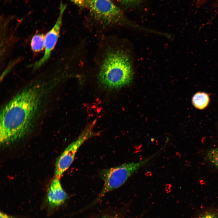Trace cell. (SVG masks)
<instances>
[{
    "mask_svg": "<svg viewBox=\"0 0 218 218\" xmlns=\"http://www.w3.org/2000/svg\"><path fill=\"white\" fill-rule=\"evenodd\" d=\"M210 101L209 95L205 92H198L193 97L192 103L195 107L199 109L205 108Z\"/></svg>",
    "mask_w": 218,
    "mask_h": 218,
    "instance_id": "8",
    "label": "cell"
},
{
    "mask_svg": "<svg viewBox=\"0 0 218 218\" xmlns=\"http://www.w3.org/2000/svg\"><path fill=\"white\" fill-rule=\"evenodd\" d=\"M217 218H218V217H217Z\"/></svg>",
    "mask_w": 218,
    "mask_h": 218,
    "instance_id": "17",
    "label": "cell"
},
{
    "mask_svg": "<svg viewBox=\"0 0 218 218\" xmlns=\"http://www.w3.org/2000/svg\"><path fill=\"white\" fill-rule=\"evenodd\" d=\"M145 0H119L121 5L125 8H134L142 4Z\"/></svg>",
    "mask_w": 218,
    "mask_h": 218,
    "instance_id": "11",
    "label": "cell"
},
{
    "mask_svg": "<svg viewBox=\"0 0 218 218\" xmlns=\"http://www.w3.org/2000/svg\"><path fill=\"white\" fill-rule=\"evenodd\" d=\"M207 157L209 160L218 168V147L209 150L207 153Z\"/></svg>",
    "mask_w": 218,
    "mask_h": 218,
    "instance_id": "10",
    "label": "cell"
},
{
    "mask_svg": "<svg viewBox=\"0 0 218 218\" xmlns=\"http://www.w3.org/2000/svg\"><path fill=\"white\" fill-rule=\"evenodd\" d=\"M45 35L43 34H37L32 37L31 46L33 51L38 52L42 51L45 48Z\"/></svg>",
    "mask_w": 218,
    "mask_h": 218,
    "instance_id": "9",
    "label": "cell"
},
{
    "mask_svg": "<svg viewBox=\"0 0 218 218\" xmlns=\"http://www.w3.org/2000/svg\"><path fill=\"white\" fill-rule=\"evenodd\" d=\"M99 48L95 63L97 81L107 89L126 86L132 82L133 68L130 56L114 38H105Z\"/></svg>",
    "mask_w": 218,
    "mask_h": 218,
    "instance_id": "2",
    "label": "cell"
},
{
    "mask_svg": "<svg viewBox=\"0 0 218 218\" xmlns=\"http://www.w3.org/2000/svg\"><path fill=\"white\" fill-rule=\"evenodd\" d=\"M88 8L94 21L102 28L122 26L149 31V29L140 26L129 19L111 0H89Z\"/></svg>",
    "mask_w": 218,
    "mask_h": 218,
    "instance_id": "3",
    "label": "cell"
},
{
    "mask_svg": "<svg viewBox=\"0 0 218 218\" xmlns=\"http://www.w3.org/2000/svg\"><path fill=\"white\" fill-rule=\"evenodd\" d=\"M66 8V5L60 3L59 15L55 25L46 34L45 39V52L43 57L32 64L34 70L39 68L49 58L54 48L59 37L63 14Z\"/></svg>",
    "mask_w": 218,
    "mask_h": 218,
    "instance_id": "6",
    "label": "cell"
},
{
    "mask_svg": "<svg viewBox=\"0 0 218 218\" xmlns=\"http://www.w3.org/2000/svg\"><path fill=\"white\" fill-rule=\"evenodd\" d=\"M98 218H117L116 217L114 216H104L102 217H99Z\"/></svg>",
    "mask_w": 218,
    "mask_h": 218,
    "instance_id": "16",
    "label": "cell"
},
{
    "mask_svg": "<svg viewBox=\"0 0 218 218\" xmlns=\"http://www.w3.org/2000/svg\"><path fill=\"white\" fill-rule=\"evenodd\" d=\"M54 88L44 84L27 86L5 105L0 113L1 144L17 142L32 131Z\"/></svg>",
    "mask_w": 218,
    "mask_h": 218,
    "instance_id": "1",
    "label": "cell"
},
{
    "mask_svg": "<svg viewBox=\"0 0 218 218\" xmlns=\"http://www.w3.org/2000/svg\"><path fill=\"white\" fill-rule=\"evenodd\" d=\"M67 198L66 193L62 187L60 179L54 178L48 192L46 202L48 207L51 209L57 208L65 202Z\"/></svg>",
    "mask_w": 218,
    "mask_h": 218,
    "instance_id": "7",
    "label": "cell"
},
{
    "mask_svg": "<svg viewBox=\"0 0 218 218\" xmlns=\"http://www.w3.org/2000/svg\"><path fill=\"white\" fill-rule=\"evenodd\" d=\"M218 215L213 212H208L202 214L198 218H217Z\"/></svg>",
    "mask_w": 218,
    "mask_h": 218,
    "instance_id": "13",
    "label": "cell"
},
{
    "mask_svg": "<svg viewBox=\"0 0 218 218\" xmlns=\"http://www.w3.org/2000/svg\"><path fill=\"white\" fill-rule=\"evenodd\" d=\"M94 135L90 128H87L76 140L68 145L56 161L54 173L55 178L60 179L63 173L73 162L79 147L86 140Z\"/></svg>",
    "mask_w": 218,
    "mask_h": 218,
    "instance_id": "5",
    "label": "cell"
},
{
    "mask_svg": "<svg viewBox=\"0 0 218 218\" xmlns=\"http://www.w3.org/2000/svg\"><path fill=\"white\" fill-rule=\"evenodd\" d=\"M82 8H88L89 0H67Z\"/></svg>",
    "mask_w": 218,
    "mask_h": 218,
    "instance_id": "12",
    "label": "cell"
},
{
    "mask_svg": "<svg viewBox=\"0 0 218 218\" xmlns=\"http://www.w3.org/2000/svg\"><path fill=\"white\" fill-rule=\"evenodd\" d=\"M195 1L199 5H201L203 4L206 2L208 1V0H195Z\"/></svg>",
    "mask_w": 218,
    "mask_h": 218,
    "instance_id": "15",
    "label": "cell"
},
{
    "mask_svg": "<svg viewBox=\"0 0 218 218\" xmlns=\"http://www.w3.org/2000/svg\"><path fill=\"white\" fill-rule=\"evenodd\" d=\"M0 218H19L1 211L0 213Z\"/></svg>",
    "mask_w": 218,
    "mask_h": 218,
    "instance_id": "14",
    "label": "cell"
},
{
    "mask_svg": "<svg viewBox=\"0 0 218 218\" xmlns=\"http://www.w3.org/2000/svg\"><path fill=\"white\" fill-rule=\"evenodd\" d=\"M158 153L157 152L150 157L137 162L126 163L104 170L101 174L104 182L102 189L90 206L94 205L99 202L108 192L122 186L129 177L147 164Z\"/></svg>",
    "mask_w": 218,
    "mask_h": 218,
    "instance_id": "4",
    "label": "cell"
}]
</instances>
